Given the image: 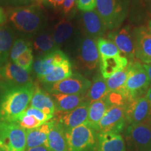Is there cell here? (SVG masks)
<instances>
[{
  "label": "cell",
  "mask_w": 151,
  "mask_h": 151,
  "mask_svg": "<svg viewBox=\"0 0 151 151\" xmlns=\"http://www.w3.org/2000/svg\"><path fill=\"white\" fill-rule=\"evenodd\" d=\"M35 87L31 83L0 92V121L17 122L29 105Z\"/></svg>",
  "instance_id": "cell-1"
},
{
  "label": "cell",
  "mask_w": 151,
  "mask_h": 151,
  "mask_svg": "<svg viewBox=\"0 0 151 151\" xmlns=\"http://www.w3.org/2000/svg\"><path fill=\"white\" fill-rule=\"evenodd\" d=\"M8 15L9 20L15 27L24 33L36 32L44 21V15L39 4L11 9Z\"/></svg>",
  "instance_id": "cell-2"
},
{
  "label": "cell",
  "mask_w": 151,
  "mask_h": 151,
  "mask_svg": "<svg viewBox=\"0 0 151 151\" xmlns=\"http://www.w3.org/2000/svg\"><path fill=\"white\" fill-rule=\"evenodd\" d=\"M127 77L122 94L128 101L142 97L148 91L150 81L143 65L140 62L130 61L127 66Z\"/></svg>",
  "instance_id": "cell-3"
},
{
  "label": "cell",
  "mask_w": 151,
  "mask_h": 151,
  "mask_svg": "<svg viewBox=\"0 0 151 151\" xmlns=\"http://www.w3.org/2000/svg\"><path fill=\"white\" fill-rule=\"evenodd\" d=\"M0 147L4 151H26V130L17 122L0 121Z\"/></svg>",
  "instance_id": "cell-4"
},
{
  "label": "cell",
  "mask_w": 151,
  "mask_h": 151,
  "mask_svg": "<svg viewBox=\"0 0 151 151\" xmlns=\"http://www.w3.org/2000/svg\"><path fill=\"white\" fill-rule=\"evenodd\" d=\"M95 11L108 29L121 25L126 17V9L122 0H97Z\"/></svg>",
  "instance_id": "cell-5"
},
{
  "label": "cell",
  "mask_w": 151,
  "mask_h": 151,
  "mask_svg": "<svg viewBox=\"0 0 151 151\" xmlns=\"http://www.w3.org/2000/svg\"><path fill=\"white\" fill-rule=\"evenodd\" d=\"M31 83L29 73L14 62H6L0 66V92Z\"/></svg>",
  "instance_id": "cell-6"
},
{
  "label": "cell",
  "mask_w": 151,
  "mask_h": 151,
  "mask_svg": "<svg viewBox=\"0 0 151 151\" xmlns=\"http://www.w3.org/2000/svg\"><path fill=\"white\" fill-rule=\"evenodd\" d=\"M68 151H88L95 144L94 129L87 124L65 129Z\"/></svg>",
  "instance_id": "cell-7"
},
{
  "label": "cell",
  "mask_w": 151,
  "mask_h": 151,
  "mask_svg": "<svg viewBox=\"0 0 151 151\" xmlns=\"http://www.w3.org/2000/svg\"><path fill=\"white\" fill-rule=\"evenodd\" d=\"M125 139L129 151H151L150 122L130 124Z\"/></svg>",
  "instance_id": "cell-8"
},
{
  "label": "cell",
  "mask_w": 151,
  "mask_h": 151,
  "mask_svg": "<svg viewBox=\"0 0 151 151\" xmlns=\"http://www.w3.org/2000/svg\"><path fill=\"white\" fill-rule=\"evenodd\" d=\"M92 83L80 73H73L65 80L52 84L44 85L50 93L65 94H86Z\"/></svg>",
  "instance_id": "cell-9"
},
{
  "label": "cell",
  "mask_w": 151,
  "mask_h": 151,
  "mask_svg": "<svg viewBox=\"0 0 151 151\" xmlns=\"http://www.w3.org/2000/svg\"><path fill=\"white\" fill-rule=\"evenodd\" d=\"M126 120L130 124L150 122L151 106L146 96L130 100L125 107Z\"/></svg>",
  "instance_id": "cell-10"
},
{
  "label": "cell",
  "mask_w": 151,
  "mask_h": 151,
  "mask_svg": "<svg viewBox=\"0 0 151 151\" xmlns=\"http://www.w3.org/2000/svg\"><path fill=\"white\" fill-rule=\"evenodd\" d=\"M126 105H111L99 122V132L120 134L125 125Z\"/></svg>",
  "instance_id": "cell-11"
},
{
  "label": "cell",
  "mask_w": 151,
  "mask_h": 151,
  "mask_svg": "<svg viewBox=\"0 0 151 151\" xmlns=\"http://www.w3.org/2000/svg\"><path fill=\"white\" fill-rule=\"evenodd\" d=\"M108 37L116 45L122 55L130 61L135 60H134L136 58L134 37V32H132L129 27L127 26L119 30L111 32L109 34Z\"/></svg>",
  "instance_id": "cell-12"
},
{
  "label": "cell",
  "mask_w": 151,
  "mask_h": 151,
  "mask_svg": "<svg viewBox=\"0 0 151 151\" xmlns=\"http://www.w3.org/2000/svg\"><path fill=\"white\" fill-rule=\"evenodd\" d=\"M90 103L85 101L79 106L67 112L55 111L56 120L63 126L65 129H71L81 124H86L88 116Z\"/></svg>",
  "instance_id": "cell-13"
},
{
  "label": "cell",
  "mask_w": 151,
  "mask_h": 151,
  "mask_svg": "<svg viewBox=\"0 0 151 151\" xmlns=\"http://www.w3.org/2000/svg\"><path fill=\"white\" fill-rule=\"evenodd\" d=\"M78 60L85 69L92 71L99 64V53L95 39L83 38L78 49Z\"/></svg>",
  "instance_id": "cell-14"
},
{
  "label": "cell",
  "mask_w": 151,
  "mask_h": 151,
  "mask_svg": "<svg viewBox=\"0 0 151 151\" xmlns=\"http://www.w3.org/2000/svg\"><path fill=\"white\" fill-rule=\"evenodd\" d=\"M135 55L144 65L151 64V32L145 27L134 29Z\"/></svg>",
  "instance_id": "cell-15"
},
{
  "label": "cell",
  "mask_w": 151,
  "mask_h": 151,
  "mask_svg": "<svg viewBox=\"0 0 151 151\" xmlns=\"http://www.w3.org/2000/svg\"><path fill=\"white\" fill-rule=\"evenodd\" d=\"M67 58L65 52L58 49L50 53L37 58L33 64V70L39 79L51 73Z\"/></svg>",
  "instance_id": "cell-16"
},
{
  "label": "cell",
  "mask_w": 151,
  "mask_h": 151,
  "mask_svg": "<svg viewBox=\"0 0 151 151\" xmlns=\"http://www.w3.org/2000/svg\"><path fill=\"white\" fill-rule=\"evenodd\" d=\"M50 122V129L44 146L49 151H68L65 128L54 117Z\"/></svg>",
  "instance_id": "cell-17"
},
{
  "label": "cell",
  "mask_w": 151,
  "mask_h": 151,
  "mask_svg": "<svg viewBox=\"0 0 151 151\" xmlns=\"http://www.w3.org/2000/svg\"><path fill=\"white\" fill-rule=\"evenodd\" d=\"M81 21L85 32L88 37L94 39L102 38L107 29L104 22L95 10L83 12Z\"/></svg>",
  "instance_id": "cell-18"
},
{
  "label": "cell",
  "mask_w": 151,
  "mask_h": 151,
  "mask_svg": "<svg viewBox=\"0 0 151 151\" xmlns=\"http://www.w3.org/2000/svg\"><path fill=\"white\" fill-rule=\"evenodd\" d=\"M29 106L31 107L39 109L42 111L45 114L52 117H54L55 113L56 111L55 105L52 96L41 89L37 85H35V91Z\"/></svg>",
  "instance_id": "cell-19"
},
{
  "label": "cell",
  "mask_w": 151,
  "mask_h": 151,
  "mask_svg": "<svg viewBox=\"0 0 151 151\" xmlns=\"http://www.w3.org/2000/svg\"><path fill=\"white\" fill-rule=\"evenodd\" d=\"M51 96L55 105L56 111L60 112L72 111L85 101H87L85 94L51 93Z\"/></svg>",
  "instance_id": "cell-20"
},
{
  "label": "cell",
  "mask_w": 151,
  "mask_h": 151,
  "mask_svg": "<svg viewBox=\"0 0 151 151\" xmlns=\"http://www.w3.org/2000/svg\"><path fill=\"white\" fill-rule=\"evenodd\" d=\"M97 151H126L123 138L120 134L99 132Z\"/></svg>",
  "instance_id": "cell-21"
},
{
  "label": "cell",
  "mask_w": 151,
  "mask_h": 151,
  "mask_svg": "<svg viewBox=\"0 0 151 151\" xmlns=\"http://www.w3.org/2000/svg\"><path fill=\"white\" fill-rule=\"evenodd\" d=\"M128 65V60L123 55L99 58L101 74L106 79L115 73L124 70Z\"/></svg>",
  "instance_id": "cell-22"
},
{
  "label": "cell",
  "mask_w": 151,
  "mask_h": 151,
  "mask_svg": "<svg viewBox=\"0 0 151 151\" xmlns=\"http://www.w3.org/2000/svg\"><path fill=\"white\" fill-rule=\"evenodd\" d=\"M110 106L107 97L99 101L90 103L88 109V116L86 124L94 130H99V122Z\"/></svg>",
  "instance_id": "cell-23"
},
{
  "label": "cell",
  "mask_w": 151,
  "mask_h": 151,
  "mask_svg": "<svg viewBox=\"0 0 151 151\" xmlns=\"http://www.w3.org/2000/svg\"><path fill=\"white\" fill-rule=\"evenodd\" d=\"M50 129V120L39 127L26 130V143L27 149L44 146Z\"/></svg>",
  "instance_id": "cell-24"
},
{
  "label": "cell",
  "mask_w": 151,
  "mask_h": 151,
  "mask_svg": "<svg viewBox=\"0 0 151 151\" xmlns=\"http://www.w3.org/2000/svg\"><path fill=\"white\" fill-rule=\"evenodd\" d=\"M109 92L106 79L101 74H97L93 78V82L85 96L86 101L90 104L106 97Z\"/></svg>",
  "instance_id": "cell-25"
},
{
  "label": "cell",
  "mask_w": 151,
  "mask_h": 151,
  "mask_svg": "<svg viewBox=\"0 0 151 151\" xmlns=\"http://www.w3.org/2000/svg\"><path fill=\"white\" fill-rule=\"evenodd\" d=\"M72 74V65L69 58H67L58 65L51 73L39 78V80L44 85L52 84L65 80Z\"/></svg>",
  "instance_id": "cell-26"
},
{
  "label": "cell",
  "mask_w": 151,
  "mask_h": 151,
  "mask_svg": "<svg viewBox=\"0 0 151 151\" xmlns=\"http://www.w3.org/2000/svg\"><path fill=\"white\" fill-rule=\"evenodd\" d=\"M14 33L9 27H0V66L7 62L13 46Z\"/></svg>",
  "instance_id": "cell-27"
},
{
  "label": "cell",
  "mask_w": 151,
  "mask_h": 151,
  "mask_svg": "<svg viewBox=\"0 0 151 151\" xmlns=\"http://www.w3.org/2000/svg\"><path fill=\"white\" fill-rule=\"evenodd\" d=\"M58 47L52 35L48 34L39 35L33 43L34 49L40 54L41 57L58 50Z\"/></svg>",
  "instance_id": "cell-28"
},
{
  "label": "cell",
  "mask_w": 151,
  "mask_h": 151,
  "mask_svg": "<svg viewBox=\"0 0 151 151\" xmlns=\"http://www.w3.org/2000/svg\"><path fill=\"white\" fill-rule=\"evenodd\" d=\"M74 28L70 21L63 19L56 24L55 27L52 37L58 46L67 41L73 35Z\"/></svg>",
  "instance_id": "cell-29"
},
{
  "label": "cell",
  "mask_w": 151,
  "mask_h": 151,
  "mask_svg": "<svg viewBox=\"0 0 151 151\" xmlns=\"http://www.w3.org/2000/svg\"><path fill=\"white\" fill-rule=\"evenodd\" d=\"M97 46L99 53V58L122 55L116 45L110 39L99 38L97 40Z\"/></svg>",
  "instance_id": "cell-30"
},
{
  "label": "cell",
  "mask_w": 151,
  "mask_h": 151,
  "mask_svg": "<svg viewBox=\"0 0 151 151\" xmlns=\"http://www.w3.org/2000/svg\"><path fill=\"white\" fill-rule=\"evenodd\" d=\"M127 77V67L124 70L115 73L112 76L106 79L109 92H120L122 94L123 89Z\"/></svg>",
  "instance_id": "cell-31"
},
{
  "label": "cell",
  "mask_w": 151,
  "mask_h": 151,
  "mask_svg": "<svg viewBox=\"0 0 151 151\" xmlns=\"http://www.w3.org/2000/svg\"><path fill=\"white\" fill-rule=\"evenodd\" d=\"M29 50H32L30 41L23 39H17L11 49L10 58L12 62H14L18 57Z\"/></svg>",
  "instance_id": "cell-32"
},
{
  "label": "cell",
  "mask_w": 151,
  "mask_h": 151,
  "mask_svg": "<svg viewBox=\"0 0 151 151\" xmlns=\"http://www.w3.org/2000/svg\"><path fill=\"white\" fill-rule=\"evenodd\" d=\"M13 62L30 73V72L32 71L34 64L32 50H29L24 52Z\"/></svg>",
  "instance_id": "cell-33"
},
{
  "label": "cell",
  "mask_w": 151,
  "mask_h": 151,
  "mask_svg": "<svg viewBox=\"0 0 151 151\" xmlns=\"http://www.w3.org/2000/svg\"><path fill=\"white\" fill-rule=\"evenodd\" d=\"M17 123L25 130L34 129V128L39 127V126L43 124L39 120H38L37 118H35L34 116H27V115L24 114V113L19 117Z\"/></svg>",
  "instance_id": "cell-34"
},
{
  "label": "cell",
  "mask_w": 151,
  "mask_h": 151,
  "mask_svg": "<svg viewBox=\"0 0 151 151\" xmlns=\"http://www.w3.org/2000/svg\"><path fill=\"white\" fill-rule=\"evenodd\" d=\"M24 114L27 115V116H34L35 118H37L38 120H39L42 123H45V122H48V120H51L53 117L48 116V115L45 114L42 111L39 110V109L34 108V107L29 106L27 108Z\"/></svg>",
  "instance_id": "cell-35"
},
{
  "label": "cell",
  "mask_w": 151,
  "mask_h": 151,
  "mask_svg": "<svg viewBox=\"0 0 151 151\" xmlns=\"http://www.w3.org/2000/svg\"><path fill=\"white\" fill-rule=\"evenodd\" d=\"M97 0H77V6L83 12L93 11L96 7Z\"/></svg>",
  "instance_id": "cell-36"
},
{
  "label": "cell",
  "mask_w": 151,
  "mask_h": 151,
  "mask_svg": "<svg viewBox=\"0 0 151 151\" xmlns=\"http://www.w3.org/2000/svg\"><path fill=\"white\" fill-rule=\"evenodd\" d=\"M77 0H65L62 4V9L65 14H68L72 10Z\"/></svg>",
  "instance_id": "cell-37"
},
{
  "label": "cell",
  "mask_w": 151,
  "mask_h": 151,
  "mask_svg": "<svg viewBox=\"0 0 151 151\" xmlns=\"http://www.w3.org/2000/svg\"><path fill=\"white\" fill-rule=\"evenodd\" d=\"M6 20V15L5 14L3 9L0 7V24H3Z\"/></svg>",
  "instance_id": "cell-38"
},
{
  "label": "cell",
  "mask_w": 151,
  "mask_h": 151,
  "mask_svg": "<svg viewBox=\"0 0 151 151\" xmlns=\"http://www.w3.org/2000/svg\"><path fill=\"white\" fill-rule=\"evenodd\" d=\"M26 151H49L45 146H41L39 147H35V148L27 149Z\"/></svg>",
  "instance_id": "cell-39"
},
{
  "label": "cell",
  "mask_w": 151,
  "mask_h": 151,
  "mask_svg": "<svg viewBox=\"0 0 151 151\" xmlns=\"http://www.w3.org/2000/svg\"><path fill=\"white\" fill-rule=\"evenodd\" d=\"M143 67H144L147 72V74L148 76L149 81H150V85L151 87V64H150V65H143Z\"/></svg>",
  "instance_id": "cell-40"
},
{
  "label": "cell",
  "mask_w": 151,
  "mask_h": 151,
  "mask_svg": "<svg viewBox=\"0 0 151 151\" xmlns=\"http://www.w3.org/2000/svg\"><path fill=\"white\" fill-rule=\"evenodd\" d=\"M64 1H65V0H53V1H52V5H53L55 7L60 6H62V4H63Z\"/></svg>",
  "instance_id": "cell-41"
},
{
  "label": "cell",
  "mask_w": 151,
  "mask_h": 151,
  "mask_svg": "<svg viewBox=\"0 0 151 151\" xmlns=\"http://www.w3.org/2000/svg\"><path fill=\"white\" fill-rule=\"evenodd\" d=\"M147 99H148L149 103H150V106H151V87L150 88H148V91L146 92V94Z\"/></svg>",
  "instance_id": "cell-42"
},
{
  "label": "cell",
  "mask_w": 151,
  "mask_h": 151,
  "mask_svg": "<svg viewBox=\"0 0 151 151\" xmlns=\"http://www.w3.org/2000/svg\"><path fill=\"white\" fill-rule=\"evenodd\" d=\"M143 1L146 4V6H148L151 11V0H143Z\"/></svg>",
  "instance_id": "cell-43"
},
{
  "label": "cell",
  "mask_w": 151,
  "mask_h": 151,
  "mask_svg": "<svg viewBox=\"0 0 151 151\" xmlns=\"http://www.w3.org/2000/svg\"><path fill=\"white\" fill-rule=\"evenodd\" d=\"M148 29H149V31L151 32V20L148 22Z\"/></svg>",
  "instance_id": "cell-44"
},
{
  "label": "cell",
  "mask_w": 151,
  "mask_h": 151,
  "mask_svg": "<svg viewBox=\"0 0 151 151\" xmlns=\"http://www.w3.org/2000/svg\"><path fill=\"white\" fill-rule=\"evenodd\" d=\"M35 1H37L38 3L40 4V3H41V2H43V1H45V0H35Z\"/></svg>",
  "instance_id": "cell-45"
},
{
  "label": "cell",
  "mask_w": 151,
  "mask_h": 151,
  "mask_svg": "<svg viewBox=\"0 0 151 151\" xmlns=\"http://www.w3.org/2000/svg\"><path fill=\"white\" fill-rule=\"evenodd\" d=\"M47 1H48L50 4H52V1H53V0H47Z\"/></svg>",
  "instance_id": "cell-46"
},
{
  "label": "cell",
  "mask_w": 151,
  "mask_h": 151,
  "mask_svg": "<svg viewBox=\"0 0 151 151\" xmlns=\"http://www.w3.org/2000/svg\"><path fill=\"white\" fill-rule=\"evenodd\" d=\"M0 151H4V150H3V149H2V148H1V147H0Z\"/></svg>",
  "instance_id": "cell-47"
}]
</instances>
